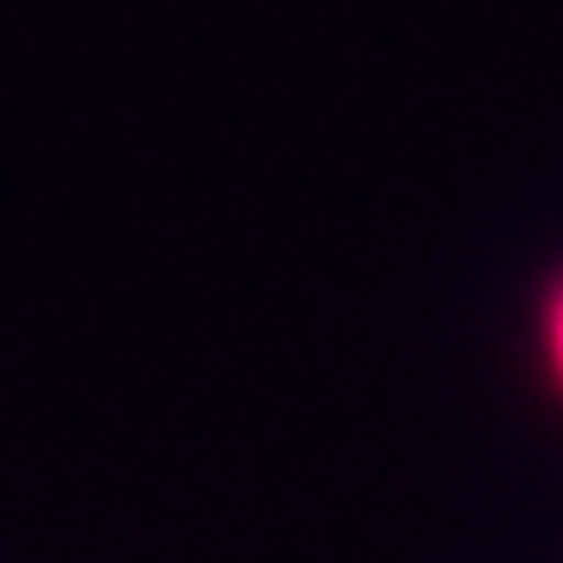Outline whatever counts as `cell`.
Returning <instances> with one entry per match:
<instances>
[{"label": "cell", "instance_id": "6da1fadb", "mask_svg": "<svg viewBox=\"0 0 563 563\" xmlns=\"http://www.w3.org/2000/svg\"><path fill=\"white\" fill-rule=\"evenodd\" d=\"M534 356L554 400L563 406V263L544 277V287L534 297Z\"/></svg>", "mask_w": 563, "mask_h": 563}]
</instances>
